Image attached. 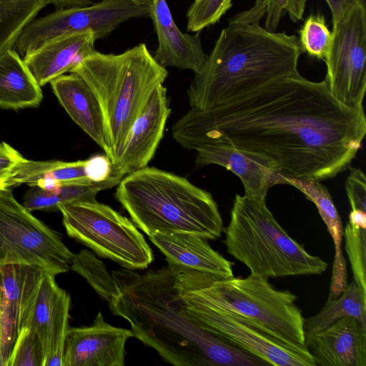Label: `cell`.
Instances as JSON below:
<instances>
[{
  "label": "cell",
  "mask_w": 366,
  "mask_h": 366,
  "mask_svg": "<svg viewBox=\"0 0 366 366\" xmlns=\"http://www.w3.org/2000/svg\"><path fill=\"white\" fill-rule=\"evenodd\" d=\"M182 147L227 144L254 153L281 177L324 180L347 169L366 134L363 106L347 107L325 79L282 78L210 109L191 108L172 126Z\"/></svg>",
  "instance_id": "obj_1"
},
{
  "label": "cell",
  "mask_w": 366,
  "mask_h": 366,
  "mask_svg": "<svg viewBox=\"0 0 366 366\" xmlns=\"http://www.w3.org/2000/svg\"><path fill=\"white\" fill-rule=\"evenodd\" d=\"M112 275L119 293L109 303L111 312L127 320L133 337L164 361L175 366L267 365L186 314L183 293L212 274L168 263L142 274L125 268Z\"/></svg>",
  "instance_id": "obj_2"
},
{
  "label": "cell",
  "mask_w": 366,
  "mask_h": 366,
  "mask_svg": "<svg viewBox=\"0 0 366 366\" xmlns=\"http://www.w3.org/2000/svg\"><path fill=\"white\" fill-rule=\"evenodd\" d=\"M299 38L259 24L229 21L187 90L191 108L235 101L282 78L299 74Z\"/></svg>",
  "instance_id": "obj_3"
},
{
  "label": "cell",
  "mask_w": 366,
  "mask_h": 366,
  "mask_svg": "<svg viewBox=\"0 0 366 366\" xmlns=\"http://www.w3.org/2000/svg\"><path fill=\"white\" fill-rule=\"evenodd\" d=\"M70 72L81 76L96 97L104 118L107 152L115 165L132 127L144 109L153 92L168 76L144 43L122 53L95 50Z\"/></svg>",
  "instance_id": "obj_4"
},
{
  "label": "cell",
  "mask_w": 366,
  "mask_h": 366,
  "mask_svg": "<svg viewBox=\"0 0 366 366\" xmlns=\"http://www.w3.org/2000/svg\"><path fill=\"white\" fill-rule=\"evenodd\" d=\"M117 186V200L148 237L156 232L191 233L208 240L221 236L223 222L213 197L183 177L147 166Z\"/></svg>",
  "instance_id": "obj_5"
},
{
  "label": "cell",
  "mask_w": 366,
  "mask_h": 366,
  "mask_svg": "<svg viewBox=\"0 0 366 366\" xmlns=\"http://www.w3.org/2000/svg\"><path fill=\"white\" fill-rule=\"evenodd\" d=\"M265 198L235 196L224 230L227 252L250 274L267 279L323 273L327 263L289 236L267 208Z\"/></svg>",
  "instance_id": "obj_6"
},
{
  "label": "cell",
  "mask_w": 366,
  "mask_h": 366,
  "mask_svg": "<svg viewBox=\"0 0 366 366\" xmlns=\"http://www.w3.org/2000/svg\"><path fill=\"white\" fill-rule=\"evenodd\" d=\"M193 292L296 351L310 354L305 347V318L288 290L274 287L268 279L250 274L247 277L221 279Z\"/></svg>",
  "instance_id": "obj_7"
},
{
  "label": "cell",
  "mask_w": 366,
  "mask_h": 366,
  "mask_svg": "<svg viewBox=\"0 0 366 366\" xmlns=\"http://www.w3.org/2000/svg\"><path fill=\"white\" fill-rule=\"evenodd\" d=\"M67 234L129 269L147 268L153 252L133 222L111 207L95 199L61 204Z\"/></svg>",
  "instance_id": "obj_8"
},
{
  "label": "cell",
  "mask_w": 366,
  "mask_h": 366,
  "mask_svg": "<svg viewBox=\"0 0 366 366\" xmlns=\"http://www.w3.org/2000/svg\"><path fill=\"white\" fill-rule=\"evenodd\" d=\"M73 255L59 232L31 214L10 188L0 189V267L26 264L56 276L70 269Z\"/></svg>",
  "instance_id": "obj_9"
},
{
  "label": "cell",
  "mask_w": 366,
  "mask_h": 366,
  "mask_svg": "<svg viewBox=\"0 0 366 366\" xmlns=\"http://www.w3.org/2000/svg\"><path fill=\"white\" fill-rule=\"evenodd\" d=\"M133 18H149L148 5L140 0H102L84 6L56 9L29 23L13 49L24 56L52 39L86 31L93 32L98 40Z\"/></svg>",
  "instance_id": "obj_10"
},
{
  "label": "cell",
  "mask_w": 366,
  "mask_h": 366,
  "mask_svg": "<svg viewBox=\"0 0 366 366\" xmlns=\"http://www.w3.org/2000/svg\"><path fill=\"white\" fill-rule=\"evenodd\" d=\"M213 282L210 277L183 293L186 314L204 329L275 366H315L311 355L272 339L240 317L196 295L193 290Z\"/></svg>",
  "instance_id": "obj_11"
},
{
  "label": "cell",
  "mask_w": 366,
  "mask_h": 366,
  "mask_svg": "<svg viewBox=\"0 0 366 366\" xmlns=\"http://www.w3.org/2000/svg\"><path fill=\"white\" fill-rule=\"evenodd\" d=\"M332 24V42L325 61V79L340 103L350 108L362 107L366 91L365 1L355 5Z\"/></svg>",
  "instance_id": "obj_12"
},
{
  "label": "cell",
  "mask_w": 366,
  "mask_h": 366,
  "mask_svg": "<svg viewBox=\"0 0 366 366\" xmlns=\"http://www.w3.org/2000/svg\"><path fill=\"white\" fill-rule=\"evenodd\" d=\"M44 272L26 264L0 267V352L6 366L19 334L28 327Z\"/></svg>",
  "instance_id": "obj_13"
},
{
  "label": "cell",
  "mask_w": 366,
  "mask_h": 366,
  "mask_svg": "<svg viewBox=\"0 0 366 366\" xmlns=\"http://www.w3.org/2000/svg\"><path fill=\"white\" fill-rule=\"evenodd\" d=\"M132 337L131 330L109 325L99 312L91 325L69 327L62 366H124L125 345Z\"/></svg>",
  "instance_id": "obj_14"
},
{
  "label": "cell",
  "mask_w": 366,
  "mask_h": 366,
  "mask_svg": "<svg viewBox=\"0 0 366 366\" xmlns=\"http://www.w3.org/2000/svg\"><path fill=\"white\" fill-rule=\"evenodd\" d=\"M171 108L166 87L159 86L144 109L134 123L122 154L112 166V173L120 177L147 166L163 138Z\"/></svg>",
  "instance_id": "obj_15"
},
{
  "label": "cell",
  "mask_w": 366,
  "mask_h": 366,
  "mask_svg": "<svg viewBox=\"0 0 366 366\" xmlns=\"http://www.w3.org/2000/svg\"><path fill=\"white\" fill-rule=\"evenodd\" d=\"M305 347L315 366H366V326L350 317L305 334Z\"/></svg>",
  "instance_id": "obj_16"
},
{
  "label": "cell",
  "mask_w": 366,
  "mask_h": 366,
  "mask_svg": "<svg viewBox=\"0 0 366 366\" xmlns=\"http://www.w3.org/2000/svg\"><path fill=\"white\" fill-rule=\"evenodd\" d=\"M149 8L158 46L153 56L163 67L188 69L197 74L204 64L207 55L201 38L183 33L176 25L166 0H140Z\"/></svg>",
  "instance_id": "obj_17"
},
{
  "label": "cell",
  "mask_w": 366,
  "mask_h": 366,
  "mask_svg": "<svg viewBox=\"0 0 366 366\" xmlns=\"http://www.w3.org/2000/svg\"><path fill=\"white\" fill-rule=\"evenodd\" d=\"M92 31L61 36L26 53L24 61L40 86L70 71L96 49Z\"/></svg>",
  "instance_id": "obj_18"
},
{
  "label": "cell",
  "mask_w": 366,
  "mask_h": 366,
  "mask_svg": "<svg viewBox=\"0 0 366 366\" xmlns=\"http://www.w3.org/2000/svg\"><path fill=\"white\" fill-rule=\"evenodd\" d=\"M196 152L197 166L217 164L231 171L242 181L245 194L266 197L272 186L280 184L272 167L256 154L227 144L206 145Z\"/></svg>",
  "instance_id": "obj_19"
},
{
  "label": "cell",
  "mask_w": 366,
  "mask_h": 366,
  "mask_svg": "<svg viewBox=\"0 0 366 366\" xmlns=\"http://www.w3.org/2000/svg\"><path fill=\"white\" fill-rule=\"evenodd\" d=\"M149 240L164 254L168 263L217 276L233 277L232 264L214 250L208 239L185 232H156Z\"/></svg>",
  "instance_id": "obj_20"
},
{
  "label": "cell",
  "mask_w": 366,
  "mask_h": 366,
  "mask_svg": "<svg viewBox=\"0 0 366 366\" xmlns=\"http://www.w3.org/2000/svg\"><path fill=\"white\" fill-rule=\"evenodd\" d=\"M52 91L71 119L107 152L104 122L100 105L94 93L78 74L69 72L50 82Z\"/></svg>",
  "instance_id": "obj_21"
},
{
  "label": "cell",
  "mask_w": 366,
  "mask_h": 366,
  "mask_svg": "<svg viewBox=\"0 0 366 366\" xmlns=\"http://www.w3.org/2000/svg\"><path fill=\"white\" fill-rule=\"evenodd\" d=\"M86 159L74 162L59 160L33 161L25 159L12 170L5 182V188L27 184L44 189L54 190L64 184H89Z\"/></svg>",
  "instance_id": "obj_22"
},
{
  "label": "cell",
  "mask_w": 366,
  "mask_h": 366,
  "mask_svg": "<svg viewBox=\"0 0 366 366\" xmlns=\"http://www.w3.org/2000/svg\"><path fill=\"white\" fill-rule=\"evenodd\" d=\"M41 86L23 58L13 49L0 56V108L19 109L39 106Z\"/></svg>",
  "instance_id": "obj_23"
},
{
  "label": "cell",
  "mask_w": 366,
  "mask_h": 366,
  "mask_svg": "<svg viewBox=\"0 0 366 366\" xmlns=\"http://www.w3.org/2000/svg\"><path fill=\"white\" fill-rule=\"evenodd\" d=\"M280 184H286L295 187L303 193L307 199L315 204L334 242L335 257L333 262L336 264L343 263L345 257L342 250V224L339 213L327 189L320 181L312 179H297L282 177L280 178Z\"/></svg>",
  "instance_id": "obj_24"
},
{
  "label": "cell",
  "mask_w": 366,
  "mask_h": 366,
  "mask_svg": "<svg viewBox=\"0 0 366 366\" xmlns=\"http://www.w3.org/2000/svg\"><path fill=\"white\" fill-rule=\"evenodd\" d=\"M345 317L355 318L366 326V295L354 281L337 299L326 302L317 314L305 319V332H320Z\"/></svg>",
  "instance_id": "obj_25"
},
{
  "label": "cell",
  "mask_w": 366,
  "mask_h": 366,
  "mask_svg": "<svg viewBox=\"0 0 366 366\" xmlns=\"http://www.w3.org/2000/svg\"><path fill=\"white\" fill-rule=\"evenodd\" d=\"M48 0H0V56L14 46Z\"/></svg>",
  "instance_id": "obj_26"
},
{
  "label": "cell",
  "mask_w": 366,
  "mask_h": 366,
  "mask_svg": "<svg viewBox=\"0 0 366 366\" xmlns=\"http://www.w3.org/2000/svg\"><path fill=\"white\" fill-rule=\"evenodd\" d=\"M70 269L83 277L108 304L119 293L116 281L94 252L82 249L74 254Z\"/></svg>",
  "instance_id": "obj_27"
},
{
  "label": "cell",
  "mask_w": 366,
  "mask_h": 366,
  "mask_svg": "<svg viewBox=\"0 0 366 366\" xmlns=\"http://www.w3.org/2000/svg\"><path fill=\"white\" fill-rule=\"evenodd\" d=\"M299 41L303 52L325 61L332 42V33L321 14H310L300 29Z\"/></svg>",
  "instance_id": "obj_28"
},
{
  "label": "cell",
  "mask_w": 366,
  "mask_h": 366,
  "mask_svg": "<svg viewBox=\"0 0 366 366\" xmlns=\"http://www.w3.org/2000/svg\"><path fill=\"white\" fill-rule=\"evenodd\" d=\"M343 237L353 281L366 295V228L348 222L343 230Z\"/></svg>",
  "instance_id": "obj_29"
},
{
  "label": "cell",
  "mask_w": 366,
  "mask_h": 366,
  "mask_svg": "<svg viewBox=\"0 0 366 366\" xmlns=\"http://www.w3.org/2000/svg\"><path fill=\"white\" fill-rule=\"evenodd\" d=\"M232 6V0H194L186 14L187 31L199 32L216 24Z\"/></svg>",
  "instance_id": "obj_30"
},
{
  "label": "cell",
  "mask_w": 366,
  "mask_h": 366,
  "mask_svg": "<svg viewBox=\"0 0 366 366\" xmlns=\"http://www.w3.org/2000/svg\"><path fill=\"white\" fill-rule=\"evenodd\" d=\"M44 350L39 336L29 328L19 334L6 366H44Z\"/></svg>",
  "instance_id": "obj_31"
},
{
  "label": "cell",
  "mask_w": 366,
  "mask_h": 366,
  "mask_svg": "<svg viewBox=\"0 0 366 366\" xmlns=\"http://www.w3.org/2000/svg\"><path fill=\"white\" fill-rule=\"evenodd\" d=\"M267 11L264 29L276 31L280 19L287 12L290 19L297 22L303 19L307 0H266Z\"/></svg>",
  "instance_id": "obj_32"
},
{
  "label": "cell",
  "mask_w": 366,
  "mask_h": 366,
  "mask_svg": "<svg viewBox=\"0 0 366 366\" xmlns=\"http://www.w3.org/2000/svg\"><path fill=\"white\" fill-rule=\"evenodd\" d=\"M59 204L53 190L44 189L38 186H32L27 190L22 203L23 206L31 212L36 210L57 212Z\"/></svg>",
  "instance_id": "obj_33"
},
{
  "label": "cell",
  "mask_w": 366,
  "mask_h": 366,
  "mask_svg": "<svg viewBox=\"0 0 366 366\" xmlns=\"http://www.w3.org/2000/svg\"><path fill=\"white\" fill-rule=\"evenodd\" d=\"M345 189L351 209L366 212V179L362 169H350L345 182Z\"/></svg>",
  "instance_id": "obj_34"
},
{
  "label": "cell",
  "mask_w": 366,
  "mask_h": 366,
  "mask_svg": "<svg viewBox=\"0 0 366 366\" xmlns=\"http://www.w3.org/2000/svg\"><path fill=\"white\" fill-rule=\"evenodd\" d=\"M25 159L11 145L0 142V189L5 188V182L13 169Z\"/></svg>",
  "instance_id": "obj_35"
},
{
  "label": "cell",
  "mask_w": 366,
  "mask_h": 366,
  "mask_svg": "<svg viewBox=\"0 0 366 366\" xmlns=\"http://www.w3.org/2000/svg\"><path fill=\"white\" fill-rule=\"evenodd\" d=\"M86 174L93 182L108 179L112 173V163L107 155H96L86 159Z\"/></svg>",
  "instance_id": "obj_36"
},
{
  "label": "cell",
  "mask_w": 366,
  "mask_h": 366,
  "mask_svg": "<svg viewBox=\"0 0 366 366\" xmlns=\"http://www.w3.org/2000/svg\"><path fill=\"white\" fill-rule=\"evenodd\" d=\"M267 1L256 0L254 6L247 11L237 14L231 19V21L246 24H259L262 17L266 14Z\"/></svg>",
  "instance_id": "obj_37"
},
{
  "label": "cell",
  "mask_w": 366,
  "mask_h": 366,
  "mask_svg": "<svg viewBox=\"0 0 366 366\" xmlns=\"http://www.w3.org/2000/svg\"><path fill=\"white\" fill-rule=\"evenodd\" d=\"M332 14V24L342 18L355 5L364 0H325Z\"/></svg>",
  "instance_id": "obj_38"
},
{
  "label": "cell",
  "mask_w": 366,
  "mask_h": 366,
  "mask_svg": "<svg viewBox=\"0 0 366 366\" xmlns=\"http://www.w3.org/2000/svg\"><path fill=\"white\" fill-rule=\"evenodd\" d=\"M56 9L84 6L92 4V0H48Z\"/></svg>",
  "instance_id": "obj_39"
},
{
  "label": "cell",
  "mask_w": 366,
  "mask_h": 366,
  "mask_svg": "<svg viewBox=\"0 0 366 366\" xmlns=\"http://www.w3.org/2000/svg\"><path fill=\"white\" fill-rule=\"evenodd\" d=\"M349 223L366 228V212L360 209H351Z\"/></svg>",
  "instance_id": "obj_40"
}]
</instances>
